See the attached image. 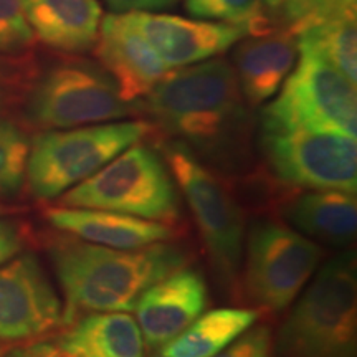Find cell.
I'll return each mask as SVG.
<instances>
[{
	"mask_svg": "<svg viewBox=\"0 0 357 357\" xmlns=\"http://www.w3.org/2000/svg\"><path fill=\"white\" fill-rule=\"evenodd\" d=\"M63 329V303L37 253L0 266V357Z\"/></svg>",
	"mask_w": 357,
	"mask_h": 357,
	"instance_id": "8fae6325",
	"label": "cell"
},
{
	"mask_svg": "<svg viewBox=\"0 0 357 357\" xmlns=\"http://www.w3.org/2000/svg\"><path fill=\"white\" fill-rule=\"evenodd\" d=\"M139 102L123 100L98 61L68 55L38 70L22 108L30 128L50 131L119 121L139 114Z\"/></svg>",
	"mask_w": 357,
	"mask_h": 357,
	"instance_id": "5b68a950",
	"label": "cell"
},
{
	"mask_svg": "<svg viewBox=\"0 0 357 357\" xmlns=\"http://www.w3.org/2000/svg\"><path fill=\"white\" fill-rule=\"evenodd\" d=\"M298 37L288 29H273L243 40L234 53L235 77L248 106L271 100L298 58Z\"/></svg>",
	"mask_w": 357,
	"mask_h": 357,
	"instance_id": "2e32d148",
	"label": "cell"
},
{
	"mask_svg": "<svg viewBox=\"0 0 357 357\" xmlns=\"http://www.w3.org/2000/svg\"><path fill=\"white\" fill-rule=\"evenodd\" d=\"M56 339L95 357H144L146 352L139 324L126 311L89 312Z\"/></svg>",
	"mask_w": 357,
	"mask_h": 357,
	"instance_id": "ffe728a7",
	"label": "cell"
},
{
	"mask_svg": "<svg viewBox=\"0 0 357 357\" xmlns=\"http://www.w3.org/2000/svg\"><path fill=\"white\" fill-rule=\"evenodd\" d=\"M45 218L53 229L101 247L134 250L177 238V227L100 208L55 207L45 208Z\"/></svg>",
	"mask_w": 357,
	"mask_h": 357,
	"instance_id": "9a60e30c",
	"label": "cell"
},
{
	"mask_svg": "<svg viewBox=\"0 0 357 357\" xmlns=\"http://www.w3.org/2000/svg\"><path fill=\"white\" fill-rule=\"evenodd\" d=\"M324 250L276 220H258L243 250L240 294L258 311L283 312L296 301L314 276Z\"/></svg>",
	"mask_w": 357,
	"mask_h": 357,
	"instance_id": "ba28073f",
	"label": "cell"
},
{
	"mask_svg": "<svg viewBox=\"0 0 357 357\" xmlns=\"http://www.w3.org/2000/svg\"><path fill=\"white\" fill-rule=\"evenodd\" d=\"M32 240L30 225L19 218L0 217V266L25 252Z\"/></svg>",
	"mask_w": 357,
	"mask_h": 357,
	"instance_id": "83f0119b",
	"label": "cell"
},
{
	"mask_svg": "<svg viewBox=\"0 0 357 357\" xmlns=\"http://www.w3.org/2000/svg\"><path fill=\"white\" fill-rule=\"evenodd\" d=\"M260 147L268 171L291 189L356 194V137L260 123Z\"/></svg>",
	"mask_w": 357,
	"mask_h": 357,
	"instance_id": "9c48e42d",
	"label": "cell"
},
{
	"mask_svg": "<svg viewBox=\"0 0 357 357\" xmlns=\"http://www.w3.org/2000/svg\"><path fill=\"white\" fill-rule=\"evenodd\" d=\"M33 37L48 48L77 55L93 48L101 22L96 0H24Z\"/></svg>",
	"mask_w": 357,
	"mask_h": 357,
	"instance_id": "ac0fdd59",
	"label": "cell"
},
{
	"mask_svg": "<svg viewBox=\"0 0 357 357\" xmlns=\"http://www.w3.org/2000/svg\"><path fill=\"white\" fill-rule=\"evenodd\" d=\"M38 70L32 50L0 53V116L24 105Z\"/></svg>",
	"mask_w": 357,
	"mask_h": 357,
	"instance_id": "cb8c5ba5",
	"label": "cell"
},
{
	"mask_svg": "<svg viewBox=\"0 0 357 357\" xmlns=\"http://www.w3.org/2000/svg\"><path fill=\"white\" fill-rule=\"evenodd\" d=\"M185 8L199 19L245 26L252 35L273 30L263 0H185Z\"/></svg>",
	"mask_w": 357,
	"mask_h": 357,
	"instance_id": "603a6c76",
	"label": "cell"
},
{
	"mask_svg": "<svg viewBox=\"0 0 357 357\" xmlns=\"http://www.w3.org/2000/svg\"><path fill=\"white\" fill-rule=\"evenodd\" d=\"M45 250L65 296L63 328L89 312L132 311L147 288L189 263L174 242L118 250L63 231L48 235Z\"/></svg>",
	"mask_w": 357,
	"mask_h": 357,
	"instance_id": "7a4b0ae2",
	"label": "cell"
},
{
	"mask_svg": "<svg viewBox=\"0 0 357 357\" xmlns=\"http://www.w3.org/2000/svg\"><path fill=\"white\" fill-rule=\"evenodd\" d=\"M296 68L281 84V93L261 111L260 123L307 128L356 137V83L310 50H300Z\"/></svg>",
	"mask_w": 357,
	"mask_h": 357,
	"instance_id": "30bf717a",
	"label": "cell"
},
{
	"mask_svg": "<svg viewBox=\"0 0 357 357\" xmlns=\"http://www.w3.org/2000/svg\"><path fill=\"white\" fill-rule=\"evenodd\" d=\"M207 306V283L192 266L178 268L147 288L134 307L147 356L184 333Z\"/></svg>",
	"mask_w": 357,
	"mask_h": 357,
	"instance_id": "7c38bea8",
	"label": "cell"
},
{
	"mask_svg": "<svg viewBox=\"0 0 357 357\" xmlns=\"http://www.w3.org/2000/svg\"><path fill=\"white\" fill-rule=\"evenodd\" d=\"M139 105L151 132L185 147L227 181L255 167L252 114L223 58L167 71Z\"/></svg>",
	"mask_w": 357,
	"mask_h": 357,
	"instance_id": "6da1fadb",
	"label": "cell"
},
{
	"mask_svg": "<svg viewBox=\"0 0 357 357\" xmlns=\"http://www.w3.org/2000/svg\"><path fill=\"white\" fill-rule=\"evenodd\" d=\"M105 2L114 12H146L166 8L177 0H105Z\"/></svg>",
	"mask_w": 357,
	"mask_h": 357,
	"instance_id": "f546056e",
	"label": "cell"
},
{
	"mask_svg": "<svg viewBox=\"0 0 357 357\" xmlns=\"http://www.w3.org/2000/svg\"><path fill=\"white\" fill-rule=\"evenodd\" d=\"M93 52L98 63L114 79L119 95L129 102L146 98L169 71L126 15L105 17Z\"/></svg>",
	"mask_w": 357,
	"mask_h": 357,
	"instance_id": "5bb4252c",
	"label": "cell"
},
{
	"mask_svg": "<svg viewBox=\"0 0 357 357\" xmlns=\"http://www.w3.org/2000/svg\"><path fill=\"white\" fill-rule=\"evenodd\" d=\"M281 324L273 357H356L357 266L356 253L333 257L306 284Z\"/></svg>",
	"mask_w": 357,
	"mask_h": 357,
	"instance_id": "3957f363",
	"label": "cell"
},
{
	"mask_svg": "<svg viewBox=\"0 0 357 357\" xmlns=\"http://www.w3.org/2000/svg\"><path fill=\"white\" fill-rule=\"evenodd\" d=\"M3 357H95L89 352L79 349V347L65 344L60 339H52V341H37L32 344H26L17 349L7 352Z\"/></svg>",
	"mask_w": 357,
	"mask_h": 357,
	"instance_id": "f1b7e54d",
	"label": "cell"
},
{
	"mask_svg": "<svg viewBox=\"0 0 357 357\" xmlns=\"http://www.w3.org/2000/svg\"><path fill=\"white\" fill-rule=\"evenodd\" d=\"M294 33L300 50L323 56L352 83L357 82L356 0H328Z\"/></svg>",
	"mask_w": 357,
	"mask_h": 357,
	"instance_id": "d6986e66",
	"label": "cell"
},
{
	"mask_svg": "<svg viewBox=\"0 0 357 357\" xmlns=\"http://www.w3.org/2000/svg\"><path fill=\"white\" fill-rule=\"evenodd\" d=\"M271 341L273 336L266 326H257V328L252 326L213 357H270Z\"/></svg>",
	"mask_w": 357,
	"mask_h": 357,
	"instance_id": "4316f807",
	"label": "cell"
},
{
	"mask_svg": "<svg viewBox=\"0 0 357 357\" xmlns=\"http://www.w3.org/2000/svg\"><path fill=\"white\" fill-rule=\"evenodd\" d=\"M149 134L147 121L40 131L30 141L26 189L40 202L56 200Z\"/></svg>",
	"mask_w": 357,
	"mask_h": 357,
	"instance_id": "52a82bcc",
	"label": "cell"
},
{
	"mask_svg": "<svg viewBox=\"0 0 357 357\" xmlns=\"http://www.w3.org/2000/svg\"><path fill=\"white\" fill-rule=\"evenodd\" d=\"M160 154L192 211L213 275L229 296L240 300L245 211L229 181L205 167L176 142H160Z\"/></svg>",
	"mask_w": 357,
	"mask_h": 357,
	"instance_id": "277c9868",
	"label": "cell"
},
{
	"mask_svg": "<svg viewBox=\"0 0 357 357\" xmlns=\"http://www.w3.org/2000/svg\"><path fill=\"white\" fill-rule=\"evenodd\" d=\"M167 68L211 60L250 35L248 29L223 22L189 20L149 12L124 13Z\"/></svg>",
	"mask_w": 357,
	"mask_h": 357,
	"instance_id": "4fadbf2b",
	"label": "cell"
},
{
	"mask_svg": "<svg viewBox=\"0 0 357 357\" xmlns=\"http://www.w3.org/2000/svg\"><path fill=\"white\" fill-rule=\"evenodd\" d=\"M33 32L25 17L24 0H0V53L30 50Z\"/></svg>",
	"mask_w": 357,
	"mask_h": 357,
	"instance_id": "d4e9b609",
	"label": "cell"
},
{
	"mask_svg": "<svg viewBox=\"0 0 357 357\" xmlns=\"http://www.w3.org/2000/svg\"><path fill=\"white\" fill-rule=\"evenodd\" d=\"M260 318L250 307H220L205 311L184 333L147 357H213L230 346Z\"/></svg>",
	"mask_w": 357,
	"mask_h": 357,
	"instance_id": "44dd1931",
	"label": "cell"
},
{
	"mask_svg": "<svg viewBox=\"0 0 357 357\" xmlns=\"http://www.w3.org/2000/svg\"><path fill=\"white\" fill-rule=\"evenodd\" d=\"M15 212H19V207L7 205V204H3V200H0V217L8 215V213H15Z\"/></svg>",
	"mask_w": 357,
	"mask_h": 357,
	"instance_id": "4dcf8cb0",
	"label": "cell"
},
{
	"mask_svg": "<svg viewBox=\"0 0 357 357\" xmlns=\"http://www.w3.org/2000/svg\"><path fill=\"white\" fill-rule=\"evenodd\" d=\"M326 2L328 0H263L271 26L288 29L293 33Z\"/></svg>",
	"mask_w": 357,
	"mask_h": 357,
	"instance_id": "484cf974",
	"label": "cell"
},
{
	"mask_svg": "<svg viewBox=\"0 0 357 357\" xmlns=\"http://www.w3.org/2000/svg\"><path fill=\"white\" fill-rule=\"evenodd\" d=\"M56 200L63 207L100 208L174 227L182 218L181 192L166 159L155 147L141 142Z\"/></svg>",
	"mask_w": 357,
	"mask_h": 357,
	"instance_id": "8992f818",
	"label": "cell"
},
{
	"mask_svg": "<svg viewBox=\"0 0 357 357\" xmlns=\"http://www.w3.org/2000/svg\"><path fill=\"white\" fill-rule=\"evenodd\" d=\"M30 141L20 123L0 116V200L15 199L24 190Z\"/></svg>",
	"mask_w": 357,
	"mask_h": 357,
	"instance_id": "7402d4cb",
	"label": "cell"
},
{
	"mask_svg": "<svg viewBox=\"0 0 357 357\" xmlns=\"http://www.w3.org/2000/svg\"><path fill=\"white\" fill-rule=\"evenodd\" d=\"M288 225L311 242L349 248L357 234L356 194L342 190H294L280 207Z\"/></svg>",
	"mask_w": 357,
	"mask_h": 357,
	"instance_id": "e0dca14e",
	"label": "cell"
}]
</instances>
